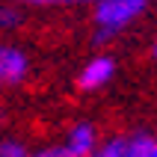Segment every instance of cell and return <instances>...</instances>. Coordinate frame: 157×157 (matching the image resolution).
Listing matches in <instances>:
<instances>
[{
    "label": "cell",
    "mask_w": 157,
    "mask_h": 157,
    "mask_svg": "<svg viewBox=\"0 0 157 157\" xmlns=\"http://www.w3.org/2000/svg\"><path fill=\"white\" fill-rule=\"evenodd\" d=\"M92 6H95V12H92V21H95L92 42L107 44L119 33H124L140 15H145L148 0H98Z\"/></svg>",
    "instance_id": "cell-1"
},
{
    "label": "cell",
    "mask_w": 157,
    "mask_h": 157,
    "mask_svg": "<svg viewBox=\"0 0 157 157\" xmlns=\"http://www.w3.org/2000/svg\"><path fill=\"white\" fill-rule=\"evenodd\" d=\"M116 77V59L110 53H95L77 74V89L80 92H98Z\"/></svg>",
    "instance_id": "cell-2"
},
{
    "label": "cell",
    "mask_w": 157,
    "mask_h": 157,
    "mask_svg": "<svg viewBox=\"0 0 157 157\" xmlns=\"http://www.w3.org/2000/svg\"><path fill=\"white\" fill-rule=\"evenodd\" d=\"M27 74H30V56L21 48L0 44V89L24 83Z\"/></svg>",
    "instance_id": "cell-3"
},
{
    "label": "cell",
    "mask_w": 157,
    "mask_h": 157,
    "mask_svg": "<svg viewBox=\"0 0 157 157\" xmlns=\"http://www.w3.org/2000/svg\"><path fill=\"white\" fill-rule=\"evenodd\" d=\"M95 145H98V131H95V124L77 122V124H71L68 133H65L62 151H65V157H86Z\"/></svg>",
    "instance_id": "cell-4"
},
{
    "label": "cell",
    "mask_w": 157,
    "mask_h": 157,
    "mask_svg": "<svg viewBox=\"0 0 157 157\" xmlns=\"http://www.w3.org/2000/svg\"><path fill=\"white\" fill-rule=\"evenodd\" d=\"M122 157H157V140L148 131H136L128 136Z\"/></svg>",
    "instance_id": "cell-5"
},
{
    "label": "cell",
    "mask_w": 157,
    "mask_h": 157,
    "mask_svg": "<svg viewBox=\"0 0 157 157\" xmlns=\"http://www.w3.org/2000/svg\"><path fill=\"white\" fill-rule=\"evenodd\" d=\"M124 142H128V136H110L107 142H98L86 157H122Z\"/></svg>",
    "instance_id": "cell-6"
},
{
    "label": "cell",
    "mask_w": 157,
    "mask_h": 157,
    "mask_svg": "<svg viewBox=\"0 0 157 157\" xmlns=\"http://www.w3.org/2000/svg\"><path fill=\"white\" fill-rule=\"evenodd\" d=\"M0 157H30V151L18 140H3L0 142Z\"/></svg>",
    "instance_id": "cell-7"
},
{
    "label": "cell",
    "mask_w": 157,
    "mask_h": 157,
    "mask_svg": "<svg viewBox=\"0 0 157 157\" xmlns=\"http://www.w3.org/2000/svg\"><path fill=\"white\" fill-rule=\"evenodd\" d=\"M21 21H24L21 12H15V9H9V6L0 9V30H15V27H21Z\"/></svg>",
    "instance_id": "cell-8"
},
{
    "label": "cell",
    "mask_w": 157,
    "mask_h": 157,
    "mask_svg": "<svg viewBox=\"0 0 157 157\" xmlns=\"http://www.w3.org/2000/svg\"><path fill=\"white\" fill-rule=\"evenodd\" d=\"M15 3H27V6H51V3H59V0H15Z\"/></svg>",
    "instance_id": "cell-9"
},
{
    "label": "cell",
    "mask_w": 157,
    "mask_h": 157,
    "mask_svg": "<svg viewBox=\"0 0 157 157\" xmlns=\"http://www.w3.org/2000/svg\"><path fill=\"white\" fill-rule=\"evenodd\" d=\"M65 3H98V0H65Z\"/></svg>",
    "instance_id": "cell-10"
},
{
    "label": "cell",
    "mask_w": 157,
    "mask_h": 157,
    "mask_svg": "<svg viewBox=\"0 0 157 157\" xmlns=\"http://www.w3.org/2000/svg\"><path fill=\"white\" fill-rule=\"evenodd\" d=\"M6 122V113H3V107H0V124Z\"/></svg>",
    "instance_id": "cell-11"
}]
</instances>
